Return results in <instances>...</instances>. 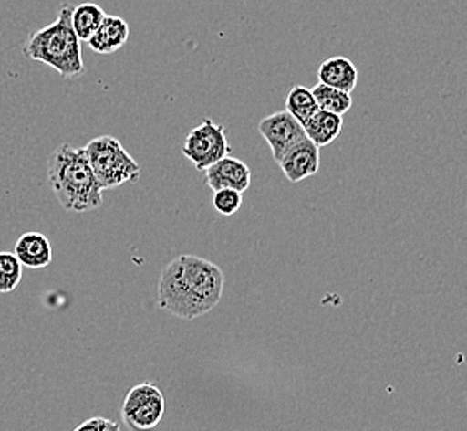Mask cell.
I'll return each instance as SVG.
<instances>
[{
	"label": "cell",
	"mask_w": 467,
	"mask_h": 431,
	"mask_svg": "<svg viewBox=\"0 0 467 431\" xmlns=\"http://www.w3.org/2000/svg\"><path fill=\"white\" fill-rule=\"evenodd\" d=\"M224 274L214 262L181 254L161 272L158 284L160 307L184 321L209 314L221 302Z\"/></svg>",
	"instance_id": "1"
},
{
	"label": "cell",
	"mask_w": 467,
	"mask_h": 431,
	"mask_svg": "<svg viewBox=\"0 0 467 431\" xmlns=\"http://www.w3.org/2000/svg\"><path fill=\"white\" fill-rule=\"evenodd\" d=\"M48 184L60 206L70 213H85L103 205V189L93 174L85 148L62 144L48 158Z\"/></svg>",
	"instance_id": "2"
},
{
	"label": "cell",
	"mask_w": 467,
	"mask_h": 431,
	"mask_svg": "<svg viewBox=\"0 0 467 431\" xmlns=\"http://www.w3.org/2000/svg\"><path fill=\"white\" fill-rule=\"evenodd\" d=\"M72 10L70 4L62 5L57 20L36 30L24 47L27 58L46 63L67 80L85 72L81 42L72 27Z\"/></svg>",
	"instance_id": "3"
},
{
	"label": "cell",
	"mask_w": 467,
	"mask_h": 431,
	"mask_svg": "<svg viewBox=\"0 0 467 431\" xmlns=\"http://www.w3.org/2000/svg\"><path fill=\"white\" fill-rule=\"evenodd\" d=\"M85 153L103 191L140 180L141 166L113 136H99L91 140L85 146Z\"/></svg>",
	"instance_id": "4"
},
{
	"label": "cell",
	"mask_w": 467,
	"mask_h": 431,
	"mask_svg": "<svg viewBox=\"0 0 467 431\" xmlns=\"http://www.w3.org/2000/svg\"><path fill=\"white\" fill-rule=\"evenodd\" d=\"M164 412V395L151 382H143L133 386L125 396V402L121 406L123 422L133 431L153 430L161 423Z\"/></svg>",
	"instance_id": "5"
},
{
	"label": "cell",
	"mask_w": 467,
	"mask_h": 431,
	"mask_svg": "<svg viewBox=\"0 0 467 431\" xmlns=\"http://www.w3.org/2000/svg\"><path fill=\"white\" fill-rule=\"evenodd\" d=\"M231 144L225 135V128L206 118L201 125L189 131L182 154L194 164L198 171H204L231 153Z\"/></svg>",
	"instance_id": "6"
},
{
	"label": "cell",
	"mask_w": 467,
	"mask_h": 431,
	"mask_svg": "<svg viewBox=\"0 0 467 431\" xmlns=\"http://www.w3.org/2000/svg\"><path fill=\"white\" fill-rule=\"evenodd\" d=\"M259 133L269 144L272 156L277 163L290 146L306 138L304 126L300 125L285 110L262 118L259 123Z\"/></svg>",
	"instance_id": "7"
},
{
	"label": "cell",
	"mask_w": 467,
	"mask_h": 431,
	"mask_svg": "<svg viewBox=\"0 0 467 431\" xmlns=\"http://www.w3.org/2000/svg\"><path fill=\"white\" fill-rule=\"evenodd\" d=\"M279 166L290 183L312 178L320 170V148L306 136L288 148L280 158Z\"/></svg>",
	"instance_id": "8"
},
{
	"label": "cell",
	"mask_w": 467,
	"mask_h": 431,
	"mask_svg": "<svg viewBox=\"0 0 467 431\" xmlns=\"http://www.w3.org/2000/svg\"><path fill=\"white\" fill-rule=\"evenodd\" d=\"M204 173H206L207 186L213 191L235 189L239 193H245L251 186V168L233 156H224L223 160L211 164Z\"/></svg>",
	"instance_id": "9"
},
{
	"label": "cell",
	"mask_w": 467,
	"mask_h": 431,
	"mask_svg": "<svg viewBox=\"0 0 467 431\" xmlns=\"http://www.w3.org/2000/svg\"><path fill=\"white\" fill-rule=\"evenodd\" d=\"M128 37L130 27L126 20L117 16H105L97 32L90 37L88 46L97 54H115L128 42Z\"/></svg>",
	"instance_id": "10"
},
{
	"label": "cell",
	"mask_w": 467,
	"mask_h": 431,
	"mask_svg": "<svg viewBox=\"0 0 467 431\" xmlns=\"http://www.w3.org/2000/svg\"><path fill=\"white\" fill-rule=\"evenodd\" d=\"M16 258L28 269H44L52 262V244L46 234L26 233L18 237L16 244Z\"/></svg>",
	"instance_id": "11"
},
{
	"label": "cell",
	"mask_w": 467,
	"mask_h": 431,
	"mask_svg": "<svg viewBox=\"0 0 467 431\" xmlns=\"http://www.w3.org/2000/svg\"><path fill=\"white\" fill-rule=\"evenodd\" d=\"M318 83H324L328 87H333L337 90L351 91L357 89L358 83V70L355 63L348 60L347 57H332L327 58L325 62L320 63L317 70Z\"/></svg>",
	"instance_id": "12"
},
{
	"label": "cell",
	"mask_w": 467,
	"mask_h": 431,
	"mask_svg": "<svg viewBox=\"0 0 467 431\" xmlns=\"http://www.w3.org/2000/svg\"><path fill=\"white\" fill-rule=\"evenodd\" d=\"M306 136L318 148L332 144L342 133L343 118L335 113L318 110L314 117L308 118L304 123Z\"/></svg>",
	"instance_id": "13"
},
{
	"label": "cell",
	"mask_w": 467,
	"mask_h": 431,
	"mask_svg": "<svg viewBox=\"0 0 467 431\" xmlns=\"http://www.w3.org/2000/svg\"><path fill=\"white\" fill-rule=\"evenodd\" d=\"M105 10L97 4H80L72 10V27L80 42H88L105 18Z\"/></svg>",
	"instance_id": "14"
},
{
	"label": "cell",
	"mask_w": 467,
	"mask_h": 431,
	"mask_svg": "<svg viewBox=\"0 0 467 431\" xmlns=\"http://www.w3.org/2000/svg\"><path fill=\"white\" fill-rule=\"evenodd\" d=\"M312 95H314L315 101L318 105V110H324V111L335 113V115H340V117L348 113L351 105H353L351 93L337 90V89L324 85V83H317L312 89Z\"/></svg>",
	"instance_id": "15"
},
{
	"label": "cell",
	"mask_w": 467,
	"mask_h": 431,
	"mask_svg": "<svg viewBox=\"0 0 467 431\" xmlns=\"http://www.w3.org/2000/svg\"><path fill=\"white\" fill-rule=\"evenodd\" d=\"M285 111L296 118L300 125H304L308 118L314 117L318 111V105L315 101L312 90L302 85L292 87L285 100Z\"/></svg>",
	"instance_id": "16"
},
{
	"label": "cell",
	"mask_w": 467,
	"mask_h": 431,
	"mask_svg": "<svg viewBox=\"0 0 467 431\" xmlns=\"http://www.w3.org/2000/svg\"><path fill=\"white\" fill-rule=\"evenodd\" d=\"M22 280V264L14 252H0V294H9Z\"/></svg>",
	"instance_id": "17"
},
{
	"label": "cell",
	"mask_w": 467,
	"mask_h": 431,
	"mask_svg": "<svg viewBox=\"0 0 467 431\" xmlns=\"http://www.w3.org/2000/svg\"><path fill=\"white\" fill-rule=\"evenodd\" d=\"M213 206L219 215L234 216L243 207V193L235 189H217L213 196Z\"/></svg>",
	"instance_id": "18"
},
{
	"label": "cell",
	"mask_w": 467,
	"mask_h": 431,
	"mask_svg": "<svg viewBox=\"0 0 467 431\" xmlns=\"http://www.w3.org/2000/svg\"><path fill=\"white\" fill-rule=\"evenodd\" d=\"M73 431H121L119 425L109 418H101V416H95L87 422L80 423Z\"/></svg>",
	"instance_id": "19"
}]
</instances>
